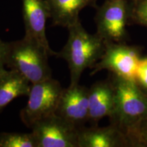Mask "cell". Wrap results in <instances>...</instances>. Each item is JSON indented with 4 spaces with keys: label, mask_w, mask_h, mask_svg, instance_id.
<instances>
[{
    "label": "cell",
    "mask_w": 147,
    "mask_h": 147,
    "mask_svg": "<svg viewBox=\"0 0 147 147\" xmlns=\"http://www.w3.org/2000/svg\"><path fill=\"white\" fill-rule=\"evenodd\" d=\"M68 38L57 57L67 62L70 73V84L79 83L80 77L86 69H92L105 51V41L97 35L88 33L82 25L81 21L67 27Z\"/></svg>",
    "instance_id": "1"
},
{
    "label": "cell",
    "mask_w": 147,
    "mask_h": 147,
    "mask_svg": "<svg viewBox=\"0 0 147 147\" xmlns=\"http://www.w3.org/2000/svg\"><path fill=\"white\" fill-rule=\"evenodd\" d=\"M50 53L36 40L24 36L6 42L5 65L34 84L52 78L49 65Z\"/></svg>",
    "instance_id": "2"
},
{
    "label": "cell",
    "mask_w": 147,
    "mask_h": 147,
    "mask_svg": "<svg viewBox=\"0 0 147 147\" xmlns=\"http://www.w3.org/2000/svg\"><path fill=\"white\" fill-rule=\"evenodd\" d=\"M115 90V107L110 123L117 126L124 133L147 119V93L134 80L109 74Z\"/></svg>",
    "instance_id": "3"
},
{
    "label": "cell",
    "mask_w": 147,
    "mask_h": 147,
    "mask_svg": "<svg viewBox=\"0 0 147 147\" xmlns=\"http://www.w3.org/2000/svg\"><path fill=\"white\" fill-rule=\"evenodd\" d=\"M96 9V34L105 42L127 43V27L132 24L133 0H105Z\"/></svg>",
    "instance_id": "4"
},
{
    "label": "cell",
    "mask_w": 147,
    "mask_h": 147,
    "mask_svg": "<svg viewBox=\"0 0 147 147\" xmlns=\"http://www.w3.org/2000/svg\"><path fill=\"white\" fill-rule=\"evenodd\" d=\"M106 48L102 58L92 68L91 75L108 70L121 78L135 81L138 66L142 57L143 48L129 45L126 42H105Z\"/></svg>",
    "instance_id": "5"
},
{
    "label": "cell",
    "mask_w": 147,
    "mask_h": 147,
    "mask_svg": "<svg viewBox=\"0 0 147 147\" xmlns=\"http://www.w3.org/2000/svg\"><path fill=\"white\" fill-rule=\"evenodd\" d=\"M62 90L59 82L53 78L32 84L28 101L20 113L23 123L30 128L38 121L55 114Z\"/></svg>",
    "instance_id": "6"
},
{
    "label": "cell",
    "mask_w": 147,
    "mask_h": 147,
    "mask_svg": "<svg viewBox=\"0 0 147 147\" xmlns=\"http://www.w3.org/2000/svg\"><path fill=\"white\" fill-rule=\"evenodd\" d=\"M30 129L38 147H78V128L56 114L38 121Z\"/></svg>",
    "instance_id": "7"
},
{
    "label": "cell",
    "mask_w": 147,
    "mask_h": 147,
    "mask_svg": "<svg viewBox=\"0 0 147 147\" xmlns=\"http://www.w3.org/2000/svg\"><path fill=\"white\" fill-rule=\"evenodd\" d=\"M55 114L80 128L88 122L89 88L77 84L63 89Z\"/></svg>",
    "instance_id": "8"
},
{
    "label": "cell",
    "mask_w": 147,
    "mask_h": 147,
    "mask_svg": "<svg viewBox=\"0 0 147 147\" xmlns=\"http://www.w3.org/2000/svg\"><path fill=\"white\" fill-rule=\"evenodd\" d=\"M25 36L36 40L43 46L51 56H57L49 46L46 34V25L51 18L50 10L46 0H22Z\"/></svg>",
    "instance_id": "9"
},
{
    "label": "cell",
    "mask_w": 147,
    "mask_h": 147,
    "mask_svg": "<svg viewBox=\"0 0 147 147\" xmlns=\"http://www.w3.org/2000/svg\"><path fill=\"white\" fill-rule=\"evenodd\" d=\"M115 90L111 78L95 82L89 89V117L91 126H97L104 117L110 118L115 111Z\"/></svg>",
    "instance_id": "10"
},
{
    "label": "cell",
    "mask_w": 147,
    "mask_h": 147,
    "mask_svg": "<svg viewBox=\"0 0 147 147\" xmlns=\"http://www.w3.org/2000/svg\"><path fill=\"white\" fill-rule=\"evenodd\" d=\"M78 147H129L125 134L110 123L106 127H82L78 129Z\"/></svg>",
    "instance_id": "11"
},
{
    "label": "cell",
    "mask_w": 147,
    "mask_h": 147,
    "mask_svg": "<svg viewBox=\"0 0 147 147\" xmlns=\"http://www.w3.org/2000/svg\"><path fill=\"white\" fill-rule=\"evenodd\" d=\"M53 26L69 27L80 20L79 14L86 7L97 8V0H46Z\"/></svg>",
    "instance_id": "12"
},
{
    "label": "cell",
    "mask_w": 147,
    "mask_h": 147,
    "mask_svg": "<svg viewBox=\"0 0 147 147\" xmlns=\"http://www.w3.org/2000/svg\"><path fill=\"white\" fill-rule=\"evenodd\" d=\"M32 84L14 69L0 70V111L18 97L28 96Z\"/></svg>",
    "instance_id": "13"
},
{
    "label": "cell",
    "mask_w": 147,
    "mask_h": 147,
    "mask_svg": "<svg viewBox=\"0 0 147 147\" xmlns=\"http://www.w3.org/2000/svg\"><path fill=\"white\" fill-rule=\"evenodd\" d=\"M0 147H38V144L32 132H1Z\"/></svg>",
    "instance_id": "14"
},
{
    "label": "cell",
    "mask_w": 147,
    "mask_h": 147,
    "mask_svg": "<svg viewBox=\"0 0 147 147\" xmlns=\"http://www.w3.org/2000/svg\"><path fill=\"white\" fill-rule=\"evenodd\" d=\"M125 134L129 147H147V119L131 126Z\"/></svg>",
    "instance_id": "15"
},
{
    "label": "cell",
    "mask_w": 147,
    "mask_h": 147,
    "mask_svg": "<svg viewBox=\"0 0 147 147\" xmlns=\"http://www.w3.org/2000/svg\"><path fill=\"white\" fill-rule=\"evenodd\" d=\"M132 24L147 28V0H133Z\"/></svg>",
    "instance_id": "16"
},
{
    "label": "cell",
    "mask_w": 147,
    "mask_h": 147,
    "mask_svg": "<svg viewBox=\"0 0 147 147\" xmlns=\"http://www.w3.org/2000/svg\"><path fill=\"white\" fill-rule=\"evenodd\" d=\"M135 82L138 87L147 93V55L142 56L138 66Z\"/></svg>",
    "instance_id": "17"
},
{
    "label": "cell",
    "mask_w": 147,
    "mask_h": 147,
    "mask_svg": "<svg viewBox=\"0 0 147 147\" xmlns=\"http://www.w3.org/2000/svg\"><path fill=\"white\" fill-rule=\"evenodd\" d=\"M5 52L6 42L0 39V70L4 68V65H5Z\"/></svg>",
    "instance_id": "18"
}]
</instances>
